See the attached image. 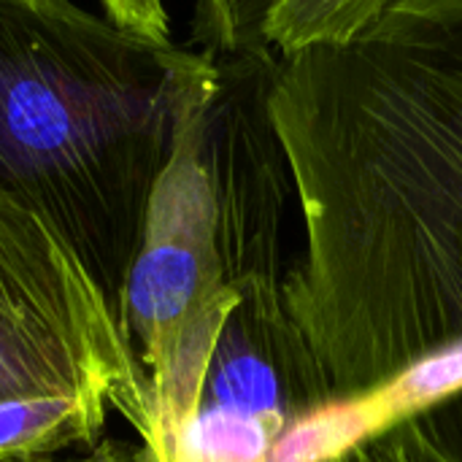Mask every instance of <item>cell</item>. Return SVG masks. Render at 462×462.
<instances>
[{
    "label": "cell",
    "mask_w": 462,
    "mask_h": 462,
    "mask_svg": "<svg viewBox=\"0 0 462 462\" xmlns=\"http://www.w3.org/2000/svg\"><path fill=\"white\" fill-rule=\"evenodd\" d=\"M417 462H462V384L390 430Z\"/></svg>",
    "instance_id": "cell-6"
},
{
    "label": "cell",
    "mask_w": 462,
    "mask_h": 462,
    "mask_svg": "<svg viewBox=\"0 0 462 462\" xmlns=\"http://www.w3.org/2000/svg\"><path fill=\"white\" fill-rule=\"evenodd\" d=\"M303 227L290 311L338 401L462 344V0H398L268 95Z\"/></svg>",
    "instance_id": "cell-1"
},
{
    "label": "cell",
    "mask_w": 462,
    "mask_h": 462,
    "mask_svg": "<svg viewBox=\"0 0 462 462\" xmlns=\"http://www.w3.org/2000/svg\"><path fill=\"white\" fill-rule=\"evenodd\" d=\"M24 462H141L138 460V449H125L114 441H103L95 444L87 455L81 457H70V460H57V457H38V460Z\"/></svg>",
    "instance_id": "cell-9"
},
{
    "label": "cell",
    "mask_w": 462,
    "mask_h": 462,
    "mask_svg": "<svg viewBox=\"0 0 462 462\" xmlns=\"http://www.w3.org/2000/svg\"><path fill=\"white\" fill-rule=\"evenodd\" d=\"M111 414L146 436V387L103 290L46 222L0 198V462L95 444Z\"/></svg>",
    "instance_id": "cell-3"
},
{
    "label": "cell",
    "mask_w": 462,
    "mask_h": 462,
    "mask_svg": "<svg viewBox=\"0 0 462 462\" xmlns=\"http://www.w3.org/2000/svg\"><path fill=\"white\" fill-rule=\"evenodd\" d=\"M214 65L70 0H0V198L68 244L116 322L157 179Z\"/></svg>",
    "instance_id": "cell-2"
},
{
    "label": "cell",
    "mask_w": 462,
    "mask_h": 462,
    "mask_svg": "<svg viewBox=\"0 0 462 462\" xmlns=\"http://www.w3.org/2000/svg\"><path fill=\"white\" fill-rule=\"evenodd\" d=\"M108 19L146 38L171 41V19L165 0H100Z\"/></svg>",
    "instance_id": "cell-7"
},
{
    "label": "cell",
    "mask_w": 462,
    "mask_h": 462,
    "mask_svg": "<svg viewBox=\"0 0 462 462\" xmlns=\"http://www.w3.org/2000/svg\"><path fill=\"white\" fill-rule=\"evenodd\" d=\"M336 387L295 322L284 276L225 287L146 382L141 462H276Z\"/></svg>",
    "instance_id": "cell-4"
},
{
    "label": "cell",
    "mask_w": 462,
    "mask_h": 462,
    "mask_svg": "<svg viewBox=\"0 0 462 462\" xmlns=\"http://www.w3.org/2000/svg\"><path fill=\"white\" fill-rule=\"evenodd\" d=\"M276 0H195L192 41L214 54L260 51Z\"/></svg>",
    "instance_id": "cell-5"
},
{
    "label": "cell",
    "mask_w": 462,
    "mask_h": 462,
    "mask_svg": "<svg viewBox=\"0 0 462 462\" xmlns=\"http://www.w3.org/2000/svg\"><path fill=\"white\" fill-rule=\"evenodd\" d=\"M330 462H417L409 449L393 436V433H384L374 441H365V444H357L352 447L349 452H344L341 457Z\"/></svg>",
    "instance_id": "cell-8"
}]
</instances>
